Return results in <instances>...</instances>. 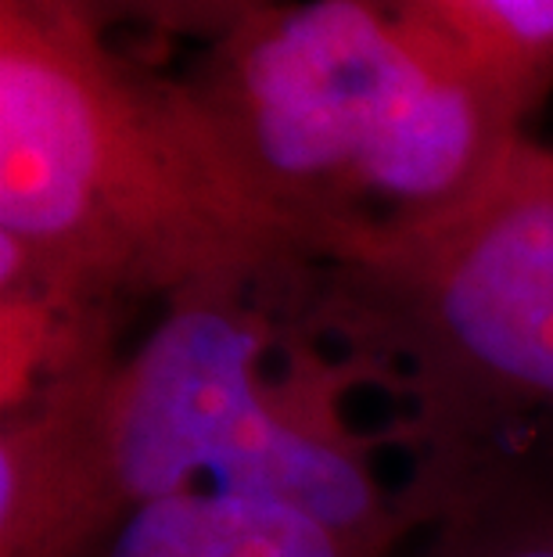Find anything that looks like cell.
I'll use <instances>...</instances> for the list:
<instances>
[{
  "mask_svg": "<svg viewBox=\"0 0 553 557\" xmlns=\"http://www.w3.org/2000/svg\"><path fill=\"white\" fill-rule=\"evenodd\" d=\"M335 252L191 79L126 58L76 0H0V284L129 313L305 295Z\"/></svg>",
  "mask_w": 553,
  "mask_h": 557,
  "instance_id": "cell-1",
  "label": "cell"
},
{
  "mask_svg": "<svg viewBox=\"0 0 553 557\" xmlns=\"http://www.w3.org/2000/svg\"><path fill=\"white\" fill-rule=\"evenodd\" d=\"M305 292L302 324L403 407L420 532L511 435L553 429V148L525 134L461 198L356 227Z\"/></svg>",
  "mask_w": 553,
  "mask_h": 557,
  "instance_id": "cell-2",
  "label": "cell"
},
{
  "mask_svg": "<svg viewBox=\"0 0 553 557\" xmlns=\"http://www.w3.org/2000/svg\"><path fill=\"white\" fill-rule=\"evenodd\" d=\"M356 382L310 327H288L259 295L162 306L134 346L76 374L73 410L101 518L213 493L316 518L370 557L417 536L403 490L345 410Z\"/></svg>",
  "mask_w": 553,
  "mask_h": 557,
  "instance_id": "cell-3",
  "label": "cell"
},
{
  "mask_svg": "<svg viewBox=\"0 0 553 557\" xmlns=\"http://www.w3.org/2000/svg\"><path fill=\"white\" fill-rule=\"evenodd\" d=\"M187 79L338 252L356 227L470 191L532 115L420 0H285L209 47Z\"/></svg>",
  "mask_w": 553,
  "mask_h": 557,
  "instance_id": "cell-4",
  "label": "cell"
},
{
  "mask_svg": "<svg viewBox=\"0 0 553 557\" xmlns=\"http://www.w3.org/2000/svg\"><path fill=\"white\" fill-rule=\"evenodd\" d=\"M90 557H370L291 507L191 493L129 515Z\"/></svg>",
  "mask_w": 553,
  "mask_h": 557,
  "instance_id": "cell-5",
  "label": "cell"
},
{
  "mask_svg": "<svg viewBox=\"0 0 553 557\" xmlns=\"http://www.w3.org/2000/svg\"><path fill=\"white\" fill-rule=\"evenodd\" d=\"M406 557H553V485L500 465L464 485Z\"/></svg>",
  "mask_w": 553,
  "mask_h": 557,
  "instance_id": "cell-6",
  "label": "cell"
},
{
  "mask_svg": "<svg viewBox=\"0 0 553 557\" xmlns=\"http://www.w3.org/2000/svg\"><path fill=\"white\" fill-rule=\"evenodd\" d=\"M528 112L553 90V0H420Z\"/></svg>",
  "mask_w": 553,
  "mask_h": 557,
  "instance_id": "cell-7",
  "label": "cell"
},
{
  "mask_svg": "<svg viewBox=\"0 0 553 557\" xmlns=\"http://www.w3.org/2000/svg\"><path fill=\"white\" fill-rule=\"evenodd\" d=\"M76 4L104 29L140 26L162 37H191L213 47L285 0H76Z\"/></svg>",
  "mask_w": 553,
  "mask_h": 557,
  "instance_id": "cell-8",
  "label": "cell"
}]
</instances>
